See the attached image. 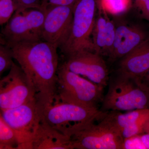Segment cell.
<instances>
[{
	"mask_svg": "<svg viewBox=\"0 0 149 149\" xmlns=\"http://www.w3.org/2000/svg\"><path fill=\"white\" fill-rule=\"evenodd\" d=\"M34 86L36 97L44 108L55 101L58 68V46L42 40L24 41L8 45Z\"/></svg>",
	"mask_w": 149,
	"mask_h": 149,
	"instance_id": "obj_1",
	"label": "cell"
},
{
	"mask_svg": "<svg viewBox=\"0 0 149 149\" xmlns=\"http://www.w3.org/2000/svg\"><path fill=\"white\" fill-rule=\"evenodd\" d=\"M41 122L71 139L91 123L101 118L106 112L59 101L41 108Z\"/></svg>",
	"mask_w": 149,
	"mask_h": 149,
	"instance_id": "obj_2",
	"label": "cell"
},
{
	"mask_svg": "<svg viewBox=\"0 0 149 149\" xmlns=\"http://www.w3.org/2000/svg\"><path fill=\"white\" fill-rule=\"evenodd\" d=\"M104 88L70 71L63 63L58 70L55 101L98 109L103 100Z\"/></svg>",
	"mask_w": 149,
	"mask_h": 149,
	"instance_id": "obj_3",
	"label": "cell"
},
{
	"mask_svg": "<svg viewBox=\"0 0 149 149\" xmlns=\"http://www.w3.org/2000/svg\"><path fill=\"white\" fill-rule=\"evenodd\" d=\"M108 84L102 102V111L149 109V93L142 88L137 77L120 72Z\"/></svg>",
	"mask_w": 149,
	"mask_h": 149,
	"instance_id": "obj_4",
	"label": "cell"
},
{
	"mask_svg": "<svg viewBox=\"0 0 149 149\" xmlns=\"http://www.w3.org/2000/svg\"><path fill=\"white\" fill-rule=\"evenodd\" d=\"M97 0H77L73 7L70 33L60 49L65 57L83 51L95 52L91 36L95 22Z\"/></svg>",
	"mask_w": 149,
	"mask_h": 149,
	"instance_id": "obj_5",
	"label": "cell"
},
{
	"mask_svg": "<svg viewBox=\"0 0 149 149\" xmlns=\"http://www.w3.org/2000/svg\"><path fill=\"white\" fill-rule=\"evenodd\" d=\"M105 114L97 124V120L93 121L74 133L71 138L72 149H123L124 139Z\"/></svg>",
	"mask_w": 149,
	"mask_h": 149,
	"instance_id": "obj_6",
	"label": "cell"
},
{
	"mask_svg": "<svg viewBox=\"0 0 149 149\" xmlns=\"http://www.w3.org/2000/svg\"><path fill=\"white\" fill-rule=\"evenodd\" d=\"M0 115L15 133L18 149H32L41 122V107L36 98L17 107L1 111Z\"/></svg>",
	"mask_w": 149,
	"mask_h": 149,
	"instance_id": "obj_7",
	"label": "cell"
},
{
	"mask_svg": "<svg viewBox=\"0 0 149 149\" xmlns=\"http://www.w3.org/2000/svg\"><path fill=\"white\" fill-rule=\"evenodd\" d=\"M34 86L19 65L14 63L0 80L1 111L15 108L36 98Z\"/></svg>",
	"mask_w": 149,
	"mask_h": 149,
	"instance_id": "obj_8",
	"label": "cell"
},
{
	"mask_svg": "<svg viewBox=\"0 0 149 149\" xmlns=\"http://www.w3.org/2000/svg\"><path fill=\"white\" fill-rule=\"evenodd\" d=\"M73 7L48 6L44 8L45 19L42 40L61 47L67 40L73 19Z\"/></svg>",
	"mask_w": 149,
	"mask_h": 149,
	"instance_id": "obj_9",
	"label": "cell"
},
{
	"mask_svg": "<svg viewBox=\"0 0 149 149\" xmlns=\"http://www.w3.org/2000/svg\"><path fill=\"white\" fill-rule=\"evenodd\" d=\"M66 58L64 63L70 71L104 88L108 85V70L101 55L83 51Z\"/></svg>",
	"mask_w": 149,
	"mask_h": 149,
	"instance_id": "obj_10",
	"label": "cell"
},
{
	"mask_svg": "<svg viewBox=\"0 0 149 149\" xmlns=\"http://www.w3.org/2000/svg\"><path fill=\"white\" fill-rule=\"evenodd\" d=\"M148 39L146 34L141 28L120 25L116 28L110 57L113 59L123 58Z\"/></svg>",
	"mask_w": 149,
	"mask_h": 149,
	"instance_id": "obj_11",
	"label": "cell"
},
{
	"mask_svg": "<svg viewBox=\"0 0 149 149\" xmlns=\"http://www.w3.org/2000/svg\"><path fill=\"white\" fill-rule=\"evenodd\" d=\"M149 69V38L123 57L119 72L139 78Z\"/></svg>",
	"mask_w": 149,
	"mask_h": 149,
	"instance_id": "obj_12",
	"label": "cell"
},
{
	"mask_svg": "<svg viewBox=\"0 0 149 149\" xmlns=\"http://www.w3.org/2000/svg\"><path fill=\"white\" fill-rule=\"evenodd\" d=\"M32 149H72L71 139L41 122L32 141Z\"/></svg>",
	"mask_w": 149,
	"mask_h": 149,
	"instance_id": "obj_13",
	"label": "cell"
},
{
	"mask_svg": "<svg viewBox=\"0 0 149 149\" xmlns=\"http://www.w3.org/2000/svg\"><path fill=\"white\" fill-rule=\"evenodd\" d=\"M1 32L3 38L1 42L7 45L22 41L41 40L33 35L25 16L17 12L6 23Z\"/></svg>",
	"mask_w": 149,
	"mask_h": 149,
	"instance_id": "obj_14",
	"label": "cell"
},
{
	"mask_svg": "<svg viewBox=\"0 0 149 149\" xmlns=\"http://www.w3.org/2000/svg\"><path fill=\"white\" fill-rule=\"evenodd\" d=\"M105 117L120 131L128 125L146 121L149 118V109L134 110L124 113L119 111H107Z\"/></svg>",
	"mask_w": 149,
	"mask_h": 149,
	"instance_id": "obj_15",
	"label": "cell"
},
{
	"mask_svg": "<svg viewBox=\"0 0 149 149\" xmlns=\"http://www.w3.org/2000/svg\"><path fill=\"white\" fill-rule=\"evenodd\" d=\"M99 16L96 19L92 34V39L96 52L102 56L104 55L105 54L107 23L109 18L106 13L102 9L99 8Z\"/></svg>",
	"mask_w": 149,
	"mask_h": 149,
	"instance_id": "obj_16",
	"label": "cell"
},
{
	"mask_svg": "<svg viewBox=\"0 0 149 149\" xmlns=\"http://www.w3.org/2000/svg\"><path fill=\"white\" fill-rule=\"evenodd\" d=\"M25 16L33 35L42 40V33L45 19L44 10L29 8L21 12Z\"/></svg>",
	"mask_w": 149,
	"mask_h": 149,
	"instance_id": "obj_17",
	"label": "cell"
},
{
	"mask_svg": "<svg viewBox=\"0 0 149 149\" xmlns=\"http://www.w3.org/2000/svg\"><path fill=\"white\" fill-rule=\"evenodd\" d=\"M18 147L15 133L0 115V149H18Z\"/></svg>",
	"mask_w": 149,
	"mask_h": 149,
	"instance_id": "obj_18",
	"label": "cell"
},
{
	"mask_svg": "<svg viewBox=\"0 0 149 149\" xmlns=\"http://www.w3.org/2000/svg\"><path fill=\"white\" fill-rule=\"evenodd\" d=\"M97 6L106 13L112 15L124 13L130 8L131 0H97Z\"/></svg>",
	"mask_w": 149,
	"mask_h": 149,
	"instance_id": "obj_19",
	"label": "cell"
},
{
	"mask_svg": "<svg viewBox=\"0 0 149 149\" xmlns=\"http://www.w3.org/2000/svg\"><path fill=\"white\" fill-rule=\"evenodd\" d=\"M13 52L10 47L4 43L0 45V74L10 70L14 63Z\"/></svg>",
	"mask_w": 149,
	"mask_h": 149,
	"instance_id": "obj_20",
	"label": "cell"
},
{
	"mask_svg": "<svg viewBox=\"0 0 149 149\" xmlns=\"http://www.w3.org/2000/svg\"><path fill=\"white\" fill-rule=\"evenodd\" d=\"M16 10L13 0H0V24H6Z\"/></svg>",
	"mask_w": 149,
	"mask_h": 149,
	"instance_id": "obj_21",
	"label": "cell"
},
{
	"mask_svg": "<svg viewBox=\"0 0 149 149\" xmlns=\"http://www.w3.org/2000/svg\"><path fill=\"white\" fill-rule=\"evenodd\" d=\"M106 28L107 35L104 55L109 56L113 47L116 28L113 22L110 20L109 19L107 22Z\"/></svg>",
	"mask_w": 149,
	"mask_h": 149,
	"instance_id": "obj_22",
	"label": "cell"
},
{
	"mask_svg": "<svg viewBox=\"0 0 149 149\" xmlns=\"http://www.w3.org/2000/svg\"><path fill=\"white\" fill-rule=\"evenodd\" d=\"M146 121L138 123L123 128L120 132L123 139H128L133 136L145 133L144 127Z\"/></svg>",
	"mask_w": 149,
	"mask_h": 149,
	"instance_id": "obj_23",
	"label": "cell"
},
{
	"mask_svg": "<svg viewBox=\"0 0 149 149\" xmlns=\"http://www.w3.org/2000/svg\"><path fill=\"white\" fill-rule=\"evenodd\" d=\"M16 7V11L20 13L29 8L44 10L42 0H13Z\"/></svg>",
	"mask_w": 149,
	"mask_h": 149,
	"instance_id": "obj_24",
	"label": "cell"
},
{
	"mask_svg": "<svg viewBox=\"0 0 149 149\" xmlns=\"http://www.w3.org/2000/svg\"><path fill=\"white\" fill-rule=\"evenodd\" d=\"M146 149L140 135L124 139L123 149Z\"/></svg>",
	"mask_w": 149,
	"mask_h": 149,
	"instance_id": "obj_25",
	"label": "cell"
},
{
	"mask_svg": "<svg viewBox=\"0 0 149 149\" xmlns=\"http://www.w3.org/2000/svg\"><path fill=\"white\" fill-rule=\"evenodd\" d=\"M77 0H42V7L48 6H73Z\"/></svg>",
	"mask_w": 149,
	"mask_h": 149,
	"instance_id": "obj_26",
	"label": "cell"
},
{
	"mask_svg": "<svg viewBox=\"0 0 149 149\" xmlns=\"http://www.w3.org/2000/svg\"><path fill=\"white\" fill-rule=\"evenodd\" d=\"M137 7L143 13L145 16L149 18V0H146L144 1L139 3L136 5Z\"/></svg>",
	"mask_w": 149,
	"mask_h": 149,
	"instance_id": "obj_27",
	"label": "cell"
},
{
	"mask_svg": "<svg viewBox=\"0 0 149 149\" xmlns=\"http://www.w3.org/2000/svg\"><path fill=\"white\" fill-rule=\"evenodd\" d=\"M140 136L146 149H149V133L141 134Z\"/></svg>",
	"mask_w": 149,
	"mask_h": 149,
	"instance_id": "obj_28",
	"label": "cell"
},
{
	"mask_svg": "<svg viewBox=\"0 0 149 149\" xmlns=\"http://www.w3.org/2000/svg\"><path fill=\"white\" fill-rule=\"evenodd\" d=\"M144 131L145 133H149V118L144 125Z\"/></svg>",
	"mask_w": 149,
	"mask_h": 149,
	"instance_id": "obj_29",
	"label": "cell"
},
{
	"mask_svg": "<svg viewBox=\"0 0 149 149\" xmlns=\"http://www.w3.org/2000/svg\"><path fill=\"white\" fill-rule=\"evenodd\" d=\"M146 1V0H135V1H136V5L138 4L139 3Z\"/></svg>",
	"mask_w": 149,
	"mask_h": 149,
	"instance_id": "obj_30",
	"label": "cell"
}]
</instances>
